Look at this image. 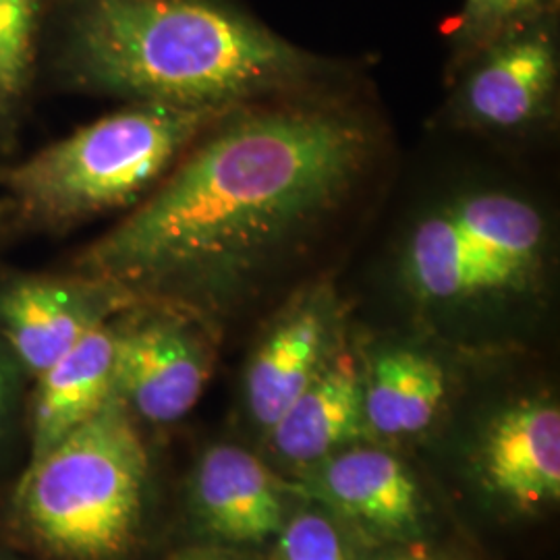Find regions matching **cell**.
<instances>
[{
  "label": "cell",
  "mask_w": 560,
  "mask_h": 560,
  "mask_svg": "<svg viewBox=\"0 0 560 560\" xmlns=\"http://www.w3.org/2000/svg\"><path fill=\"white\" fill-rule=\"evenodd\" d=\"M360 90L351 81L224 113L67 268L214 324L320 252L378 180L386 122Z\"/></svg>",
  "instance_id": "obj_1"
},
{
  "label": "cell",
  "mask_w": 560,
  "mask_h": 560,
  "mask_svg": "<svg viewBox=\"0 0 560 560\" xmlns=\"http://www.w3.org/2000/svg\"><path fill=\"white\" fill-rule=\"evenodd\" d=\"M481 467L490 488L521 511L559 501V405L529 397L504 407L488 425Z\"/></svg>",
  "instance_id": "obj_12"
},
{
  "label": "cell",
  "mask_w": 560,
  "mask_h": 560,
  "mask_svg": "<svg viewBox=\"0 0 560 560\" xmlns=\"http://www.w3.org/2000/svg\"><path fill=\"white\" fill-rule=\"evenodd\" d=\"M405 293L428 310H471L544 291L557 261L555 226L532 196L467 185L423 206L397 245Z\"/></svg>",
  "instance_id": "obj_5"
},
{
  "label": "cell",
  "mask_w": 560,
  "mask_h": 560,
  "mask_svg": "<svg viewBox=\"0 0 560 560\" xmlns=\"http://www.w3.org/2000/svg\"><path fill=\"white\" fill-rule=\"evenodd\" d=\"M363 420L384 439L420 434L439 418L448 395L442 361L418 347L388 345L361 358Z\"/></svg>",
  "instance_id": "obj_15"
},
{
  "label": "cell",
  "mask_w": 560,
  "mask_h": 560,
  "mask_svg": "<svg viewBox=\"0 0 560 560\" xmlns=\"http://www.w3.org/2000/svg\"><path fill=\"white\" fill-rule=\"evenodd\" d=\"M0 560H32L30 557H25L23 552H20L11 541H7V538L0 534Z\"/></svg>",
  "instance_id": "obj_20"
},
{
  "label": "cell",
  "mask_w": 560,
  "mask_h": 560,
  "mask_svg": "<svg viewBox=\"0 0 560 560\" xmlns=\"http://www.w3.org/2000/svg\"><path fill=\"white\" fill-rule=\"evenodd\" d=\"M275 560H349L335 523L320 513H300L282 525Z\"/></svg>",
  "instance_id": "obj_18"
},
{
  "label": "cell",
  "mask_w": 560,
  "mask_h": 560,
  "mask_svg": "<svg viewBox=\"0 0 560 560\" xmlns=\"http://www.w3.org/2000/svg\"><path fill=\"white\" fill-rule=\"evenodd\" d=\"M152 457L117 397L0 494V534L32 560H129L141 546Z\"/></svg>",
  "instance_id": "obj_3"
},
{
  "label": "cell",
  "mask_w": 560,
  "mask_h": 560,
  "mask_svg": "<svg viewBox=\"0 0 560 560\" xmlns=\"http://www.w3.org/2000/svg\"><path fill=\"white\" fill-rule=\"evenodd\" d=\"M451 129L521 140L548 129L559 113L560 13L490 42L446 75Z\"/></svg>",
  "instance_id": "obj_6"
},
{
  "label": "cell",
  "mask_w": 560,
  "mask_h": 560,
  "mask_svg": "<svg viewBox=\"0 0 560 560\" xmlns=\"http://www.w3.org/2000/svg\"><path fill=\"white\" fill-rule=\"evenodd\" d=\"M189 509L221 540L261 544L284 525V483L256 455L219 444L191 474Z\"/></svg>",
  "instance_id": "obj_10"
},
{
  "label": "cell",
  "mask_w": 560,
  "mask_h": 560,
  "mask_svg": "<svg viewBox=\"0 0 560 560\" xmlns=\"http://www.w3.org/2000/svg\"><path fill=\"white\" fill-rule=\"evenodd\" d=\"M115 320V318H113ZM92 330L30 382L25 397V460L36 459L98 416L115 397V326Z\"/></svg>",
  "instance_id": "obj_11"
},
{
  "label": "cell",
  "mask_w": 560,
  "mask_h": 560,
  "mask_svg": "<svg viewBox=\"0 0 560 560\" xmlns=\"http://www.w3.org/2000/svg\"><path fill=\"white\" fill-rule=\"evenodd\" d=\"M229 110L122 104L36 154L0 166L4 226L65 235L106 214L129 212Z\"/></svg>",
  "instance_id": "obj_4"
},
{
  "label": "cell",
  "mask_w": 560,
  "mask_h": 560,
  "mask_svg": "<svg viewBox=\"0 0 560 560\" xmlns=\"http://www.w3.org/2000/svg\"><path fill=\"white\" fill-rule=\"evenodd\" d=\"M340 332L339 291L330 279L303 284L282 305L245 370V402L261 428L300 397Z\"/></svg>",
  "instance_id": "obj_9"
},
{
  "label": "cell",
  "mask_w": 560,
  "mask_h": 560,
  "mask_svg": "<svg viewBox=\"0 0 560 560\" xmlns=\"http://www.w3.org/2000/svg\"><path fill=\"white\" fill-rule=\"evenodd\" d=\"M136 303L117 282L69 268L0 270V342L32 382L85 335Z\"/></svg>",
  "instance_id": "obj_8"
},
{
  "label": "cell",
  "mask_w": 560,
  "mask_h": 560,
  "mask_svg": "<svg viewBox=\"0 0 560 560\" xmlns=\"http://www.w3.org/2000/svg\"><path fill=\"white\" fill-rule=\"evenodd\" d=\"M390 560H441L434 559V557H425V555H399V557H395V559Z\"/></svg>",
  "instance_id": "obj_21"
},
{
  "label": "cell",
  "mask_w": 560,
  "mask_h": 560,
  "mask_svg": "<svg viewBox=\"0 0 560 560\" xmlns=\"http://www.w3.org/2000/svg\"><path fill=\"white\" fill-rule=\"evenodd\" d=\"M560 13V0H463L444 27L446 73H453L490 42L532 21Z\"/></svg>",
  "instance_id": "obj_17"
},
{
  "label": "cell",
  "mask_w": 560,
  "mask_h": 560,
  "mask_svg": "<svg viewBox=\"0 0 560 560\" xmlns=\"http://www.w3.org/2000/svg\"><path fill=\"white\" fill-rule=\"evenodd\" d=\"M48 0H0V152H11L40 78Z\"/></svg>",
  "instance_id": "obj_16"
},
{
  "label": "cell",
  "mask_w": 560,
  "mask_h": 560,
  "mask_svg": "<svg viewBox=\"0 0 560 560\" xmlns=\"http://www.w3.org/2000/svg\"><path fill=\"white\" fill-rule=\"evenodd\" d=\"M30 378L20 361L0 342V471L9 465L15 442L25 444V397Z\"/></svg>",
  "instance_id": "obj_19"
},
{
  "label": "cell",
  "mask_w": 560,
  "mask_h": 560,
  "mask_svg": "<svg viewBox=\"0 0 560 560\" xmlns=\"http://www.w3.org/2000/svg\"><path fill=\"white\" fill-rule=\"evenodd\" d=\"M40 73L120 104L235 108L361 80L241 0H48Z\"/></svg>",
  "instance_id": "obj_2"
},
{
  "label": "cell",
  "mask_w": 560,
  "mask_h": 560,
  "mask_svg": "<svg viewBox=\"0 0 560 560\" xmlns=\"http://www.w3.org/2000/svg\"><path fill=\"white\" fill-rule=\"evenodd\" d=\"M4 221H7V201L0 198V231L4 229Z\"/></svg>",
  "instance_id": "obj_22"
},
{
  "label": "cell",
  "mask_w": 560,
  "mask_h": 560,
  "mask_svg": "<svg viewBox=\"0 0 560 560\" xmlns=\"http://www.w3.org/2000/svg\"><path fill=\"white\" fill-rule=\"evenodd\" d=\"M275 448L293 463H320L347 442L358 441L363 420L361 358L340 332L320 370L270 428Z\"/></svg>",
  "instance_id": "obj_13"
},
{
  "label": "cell",
  "mask_w": 560,
  "mask_h": 560,
  "mask_svg": "<svg viewBox=\"0 0 560 560\" xmlns=\"http://www.w3.org/2000/svg\"><path fill=\"white\" fill-rule=\"evenodd\" d=\"M183 560H222V559H212V557H189V559Z\"/></svg>",
  "instance_id": "obj_23"
},
{
  "label": "cell",
  "mask_w": 560,
  "mask_h": 560,
  "mask_svg": "<svg viewBox=\"0 0 560 560\" xmlns=\"http://www.w3.org/2000/svg\"><path fill=\"white\" fill-rule=\"evenodd\" d=\"M115 326V397L145 425H171L191 413L217 360L214 324L166 301H138Z\"/></svg>",
  "instance_id": "obj_7"
},
{
  "label": "cell",
  "mask_w": 560,
  "mask_h": 560,
  "mask_svg": "<svg viewBox=\"0 0 560 560\" xmlns=\"http://www.w3.org/2000/svg\"><path fill=\"white\" fill-rule=\"evenodd\" d=\"M314 486L322 501L372 532L407 536L420 527V488L409 469L381 448L360 446L324 457Z\"/></svg>",
  "instance_id": "obj_14"
}]
</instances>
